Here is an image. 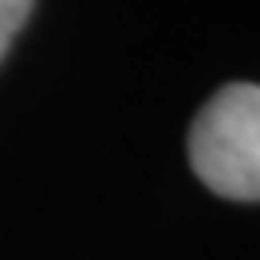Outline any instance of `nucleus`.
I'll return each instance as SVG.
<instances>
[{"label":"nucleus","instance_id":"nucleus-2","mask_svg":"<svg viewBox=\"0 0 260 260\" xmlns=\"http://www.w3.org/2000/svg\"><path fill=\"white\" fill-rule=\"evenodd\" d=\"M27 12H31V0H0V58L8 54L16 31L27 20Z\"/></svg>","mask_w":260,"mask_h":260},{"label":"nucleus","instance_id":"nucleus-1","mask_svg":"<svg viewBox=\"0 0 260 260\" xmlns=\"http://www.w3.org/2000/svg\"><path fill=\"white\" fill-rule=\"evenodd\" d=\"M190 167L233 202H260V86L229 82L190 124Z\"/></svg>","mask_w":260,"mask_h":260}]
</instances>
